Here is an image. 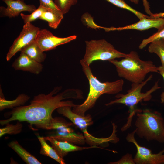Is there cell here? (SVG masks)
<instances>
[{"label":"cell","instance_id":"26","mask_svg":"<svg viewBox=\"0 0 164 164\" xmlns=\"http://www.w3.org/2000/svg\"><path fill=\"white\" fill-rule=\"evenodd\" d=\"M161 39H164V28L148 38L143 39L140 44L139 48L141 49H142L152 41Z\"/></svg>","mask_w":164,"mask_h":164},{"label":"cell","instance_id":"17","mask_svg":"<svg viewBox=\"0 0 164 164\" xmlns=\"http://www.w3.org/2000/svg\"><path fill=\"white\" fill-rule=\"evenodd\" d=\"M21 52L25 53L31 58L39 63L43 62L46 57V54L41 49L35 41L26 46Z\"/></svg>","mask_w":164,"mask_h":164},{"label":"cell","instance_id":"10","mask_svg":"<svg viewBox=\"0 0 164 164\" xmlns=\"http://www.w3.org/2000/svg\"><path fill=\"white\" fill-rule=\"evenodd\" d=\"M76 38L75 35L65 38L57 37L49 30L44 29L39 30L35 41L42 51L44 52L54 49L57 46L75 40Z\"/></svg>","mask_w":164,"mask_h":164},{"label":"cell","instance_id":"15","mask_svg":"<svg viewBox=\"0 0 164 164\" xmlns=\"http://www.w3.org/2000/svg\"><path fill=\"white\" fill-rule=\"evenodd\" d=\"M56 139L78 145H83L86 142L85 138L82 133L74 131L61 132L56 131L55 135L51 136Z\"/></svg>","mask_w":164,"mask_h":164},{"label":"cell","instance_id":"13","mask_svg":"<svg viewBox=\"0 0 164 164\" xmlns=\"http://www.w3.org/2000/svg\"><path fill=\"white\" fill-rule=\"evenodd\" d=\"M12 67L16 70L28 71L38 74L42 71L43 65L21 52L20 56L13 62Z\"/></svg>","mask_w":164,"mask_h":164},{"label":"cell","instance_id":"2","mask_svg":"<svg viewBox=\"0 0 164 164\" xmlns=\"http://www.w3.org/2000/svg\"><path fill=\"white\" fill-rule=\"evenodd\" d=\"M81 65L89 81V91L84 102L80 105L76 104L72 110L77 114L84 116L85 112L94 106L97 100L101 95L104 94H115L121 91L124 82L122 79H120L112 82H101L93 75L89 66L84 64Z\"/></svg>","mask_w":164,"mask_h":164},{"label":"cell","instance_id":"32","mask_svg":"<svg viewBox=\"0 0 164 164\" xmlns=\"http://www.w3.org/2000/svg\"><path fill=\"white\" fill-rule=\"evenodd\" d=\"M22 0V1H23V0Z\"/></svg>","mask_w":164,"mask_h":164},{"label":"cell","instance_id":"7","mask_svg":"<svg viewBox=\"0 0 164 164\" xmlns=\"http://www.w3.org/2000/svg\"><path fill=\"white\" fill-rule=\"evenodd\" d=\"M72 107L69 106L61 107L56 109L60 114L67 118L83 132L86 139V142L91 146H97L108 142L116 143L118 140L115 133L113 132L111 135L107 138H98L90 134L87 128L93 124L92 118L91 115L88 114L82 116L77 114L71 110Z\"/></svg>","mask_w":164,"mask_h":164},{"label":"cell","instance_id":"11","mask_svg":"<svg viewBox=\"0 0 164 164\" xmlns=\"http://www.w3.org/2000/svg\"><path fill=\"white\" fill-rule=\"evenodd\" d=\"M106 31H121L127 29H135L143 31L151 28H155L159 31L164 28V18H150L144 17L137 22L118 28L102 27Z\"/></svg>","mask_w":164,"mask_h":164},{"label":"cell","instance_id":"4","mask_svg":"<svg viewBox=\"0 0 164 164\" xmlns=\"http://www.w3.org/2000/svg\"><path fill=\"white\" fill-rule=\"evenodd\" d=\"M135 125V134L147 141L164 142V120L158 111L146 109H138Z\"/></svg>","mask_w":164,"mask_h":164},{"label":"cell","instance_id":"18","mask_svg":"<svg viewBox=\"0 0 164 164\" xmlns=\"http://www.w3.org/2000/svg\"><path fill=\"white\" fill-rule=\"evenodd\" d=\"M37 138L41 145L40 154L53 159L60 164H65L64 159L58 155L52 146L46 143L44 137L38 136Z\"/></svg>","mask_w":164,"mask_h":164},{"label":"cell","instance_id":"5","mask_svg":"<svg viewBox=\"0 0 164 164\" xmlns=\"http://www.w3.org/2000/svg\"><path fill=\"white\" fill-rule=\"evenodd\" d=\"M152 77V75H150L145 80L141 83H132L130 89L128 91L127 94H118L115 97L116 99L105 104L108 106L115 104H121L128 108L129 115L127 123L121 128L122 131L127 130L131 126L132 118L138 110L136 108L138 103L142 100L144 101L150 100L152 97L151 94L161 88L159 86L158 80L146 92H141L142 88L151 79Z\"/></svg>","mask_w":164,"mask_h":164},{"label":"cell","instance_id":"14","mask_svg":"<svg viewBox=\"0 0 164 164\" xmlns=\"http://www.w3.org/2000/svg\"><path fill=\"white\" fill-rule=\"evenodd\" d=\"M46 141H48L58 155L63 159L69 152L81 151L94 148H99L97 146L89 147H81L67 142L57 140L51 136L44 137Z\"/></svg>","mask_w":164,"mask_h":164},{"label":"cell","instance_id":"23","mask_svg":"<svg viewBox=\"0 0 164 164\" xmlns=\"http://www.w3.org/2000/svg\"><path fill=\"white\" fill-rule=\"evenodd\" d=\"M4 127L0 129V137L5 134H16L19 133L22 131V125L19 122L13 125L9 123L6 124Z\"/></svg>","mask_w":164,"mask_h":164},{"label":"cell","instance_id":"29","mask_svg":"<svg viewBox=\"0 0 164 164\" xmlns=\"http://www.w3.org/2000/svg\"><path fill=\"white\" fill-rule=\"evenodd\" d=\"M142 1L145 11L150 16L152 13L151 12L150 10V8L148 2L147 0H142Z\"/></svg>","mask_w":164,"mask_h":164},{"label":"cell","instance_id":"19","mask_svg":"<svg viewBox=\"0 0 164 164\" xmlns=\"http://www.w3.org/2000/svg\"><path fill=\"white\" fill-rule=\"evenodd\" d=\"M148 50L150 53L156 54L159 57L162 65H164V39H158L152 42Z\"/></svg>","mask_w":164,"mask_h":164},{"label":"cell","instance_id":"8","mask_svg":"<svg viewBox=\"0 0 164 164\" xmlns=\"http://www.w3.org/2000/svg\"><path fill=\"white\" fill-rule=\"evenodd\" d=\"M135 129L128 133L126 137L127 142L134 144L137 152L134 160L136 164H164V149L157 153H153L152 151L139 145L135 138Z\"/></svg>","mask_w":164,"mask_h":164},{"label":"cell","instance_id":"21","mask_svg":"<svg viewBox=\"0 0 164 164\" xmlns=\"http://www.w3.org/2000/svg\"><path fill=\"white\" fill-rule=\"evenodd\" d=\"M115 6L126 9L134 13L139 19L144 17L150 18L149 16L145 15L135 10L128 5L123 0H105Z\"/></svg>","mask_w":164,"mask_h":164},{"label":"cell","instance_id":"16","mask_svg":"<svg viewBox=\"0 0 164 164\" xmlns=\"http://www.w3.org/2000/svg\"><path fill=\"white\" fill-rule=\"evenodd\" d=\"M8 146L13 149L27 164H41L34 156L23 148L17 141H12Z\"/></svg>","mask_w":164,"mask_h":164},{"label":"cell","instance_id":"30","mask_svg":"<svg viewBox=\"0 0 164 164\" xmlns=\"http://www.w3.org/2000/svg\"><path fill=\"white\" fill-rule=\"evenodd\" d=\"M150 18H164V12H160L158 13H152L150 16Z\"/></svg>","mask_w":164,"mask_h":164},{"label":"cell","instance_id":"25","mask_svg":"<svg viewBox=\"0 0 164 164\" xmlns=\"http://www.w3.org/2000/svg\"><path fill=\"white\" fill-rule=\"evenodd\" d=\"M40 5L57 15L63 18V14L56 6L53 0H39Z\"/></svg>","mask_w":164,"mask_h":164},{"label":"cell","instance_id":"6","mask_svg":"<svg viewBox=\"0 0 164 164\" xmlns=\"http://www.w3.org/2000/svg\"><path fill=\"white\" fill-rule=\"evenodd\" d=\"M86 51L84 58L80 61L81 64L90 66L93 62L126 58L129 53L125 54L116 50L111 43L105 39L91 40L85 41Z\"/></svg>","mask_w":164,"mask_h":164},{"label":"cell","instance_id":"22","mask_svg":"<svg viewBox=\"0 0 164 164\" xmlns=\"http://www.w3.org/2000/svg\"><path fill=\"white\" fill-rule=\"evenodd\" d=\"M48 10L42 5H40L39 7L30 15H25L20 13L21 16L25 24L30 22L39 17L45 12Z\"/></svg>","mask_w":164,"mask_h":164},{"label":"cell","instance_id":"3","mask_svg":"<svg viewBox=\"0 0 164 164\" xmlns=\"http://www.w3.org/2000/svg\"><path fill=\"white\" fill-rule=\"evenodd\" d=\"M129 56L120 60L114 59L109 61L114 65L118 76L132 83H141L150 72L158 73V67L150 60L140 59L137 53L131 51Z\"/></svg>","mask_w":164,"mask_h":164},{"label":"cell","instance_id":"28","mask_svg":"<svg viewBox=\"0 0 164 164\" xmlns=\"http://www.w3.org/2000/svg\"><path fill=\"white\" fill-rule=\"evenodd\" d=\"M158 73L162 77L164 80V65H162L158 67ZM161 103H164V91L160 95Z\"/></svg>","mask_w":164,"mask_h":164},{"label":"cell","instance_id":"9","mask_svg":"<svg viewBox=\"0 0 164 164\" xmlns=\"http://www.w3.org/2000/svg\"><path fill=\"white\" fill-rule=\"evenodd\" d=\"M40 29L30 22L25 24L19 36L15 39L8 52L6 59L9 61L19 51L35 40Z\"/></svg>","mask_w":164,"mask_h":164},{"label":"cell","instance_id":"1","mask_svg":"<svg viewBox=\"0 0 164 164\" xmlns=\"http://www.w3.org/2000/svg\"><path fill=\"white\" fill-rule=\"evenodd\" d=\"M59 89L56 87L48 94H39L34 97L29 105L14 108L6 114V115L10 117L7 119L1 120L0 124L3 125L12 121L18 120L27 121L34 125L52 118L53 112L59 108L66 106H75L76 104L72 101H62L71 97L67 91L54 95Z\"/></svg>","mask_w":164,"mask_h":164},{"label":"cell","instance_id":"20","mask_svg":"<svg viewBox=\"0 0 164 164\" xmlns=\"http://www.w3.org/2000/svg\"><path fill=\"white\" fill-rule=\"evenodd\" d=\"M63 18L47 11L44 12L39 18L47 22L50 27L56 29L57 28Z\"/></svg>","mask_w":164,"mask_h":164},{"label":"cell","instance_id":"24","mask_svg":"<svg viewBox=\"0 0 164 164\" xmlns=\"http://www.w3.org/2000/svg\"><path fill=\"white\" fill-rule=\"evenodd\" d=\"M78 0H55L54 3L64 14L67 13L71 6L77 4Z\"/></svg>","mask_w":164,"mask_h":164},{"label":"cell","instance_id":"31","mask_svg":"<svg viewBox=\"0 0 164 164\" xmlns=\"http://www.w3.org/2000/svg\"><path fill=\"white\" fill-rule=\"evenodd\" d=\"M131 2L135 4H138L139 2V0H130Z\"/></svg>","mask_w":164,"mask_h":164},{"label":"cell","instance_id":"12","mask_svg":"<svg viewBox=\"0 0 164 164\" xmlns=\"http://www.w3.org/2000/svg\"><path fill=\"white\" fill-rule=\"evenodd\" d=\"M7 5L5 8L3 6L0 7V12L3 16L9 18L15 17L19 15L22 11H26L32 13L36 9L33 5H26L21 0H3Z\"/></svg>","mask_w":164,"mask_h":164},{"label":"cell","instance_id":"27","mask_svg":"<svg viewBox=\"0 0 164 164\" xmlns=\"http://www.w3.org/2000/svg\"><path fill=\"white\" fill-rule=\"evenodd\" d=\"M109 164H135L132 155L127 153L123 155L119 160L115 162H110Z\"/></svg>","mask_w":164,"mask_h":164}]
</instances>
